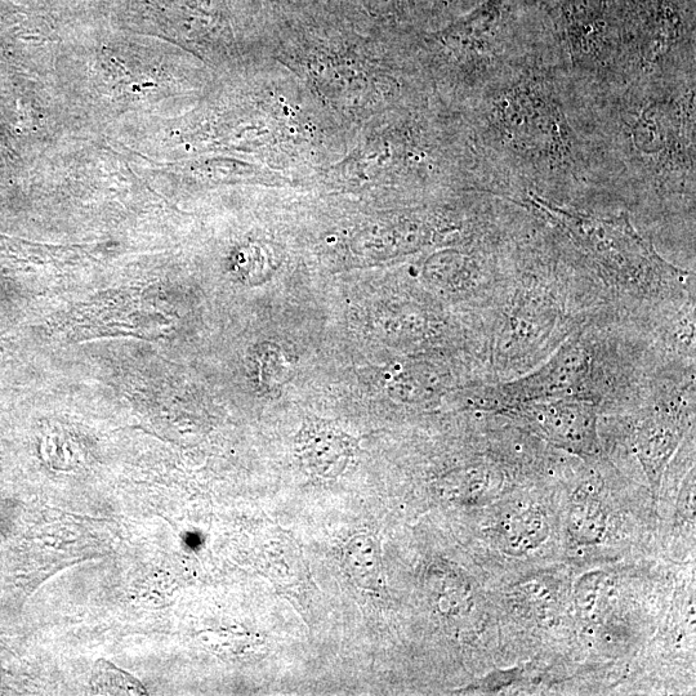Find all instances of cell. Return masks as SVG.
Instances as JSON below:
<instances>
[{"label":"cell","instance_id":"1","mask_svg":"<svg viewBox=\"0 0 696 696\" xmlns=\"http://www.w3.org/2000/svg\"><path fill=\"white\" fill-rule=\"evenodd\" d=\"M529 202L568 232L602 272L623 287L640 292H657L663 284L681 275V271L664 262L654 248L638 235L626 214L614 218H596L565 211L538 196H533Z\"/></svg>","mask_w":696,"mask_h":696},{"label":"cell","instance_id":"2","mask_svg":"<svg viewBox=\"0 0 696 696\" xmlns=\"http://www.w3.org/2000/svg\"><path fill=\"white\" fill-rule=\"evenodd\" d=\"M591 356L582 338H571L546 364L528 376L493 390V401L525 406L577 396L591 378Z\"/></svg>","mask_w":696,"mask_h":696},{"label":"cell","instance_id":"3","mask_svg":"<svg viewBox=\"0 0 696 696\" xmlns=\"http://www.w3.org/2000/svg\"><path fill=\"white\" fill-rule=\"evenodd\" d=\"M524 414L552 443L579 454L596 452V412L587 400L573 396L539 401L525 405Z\"/></svg>","mask_w":696,"mask_h":696},{"label":"cell","instance_id":"4","mask_svg":"<svg viewBox=\"0 0 696 696\" xmlns=\"http://www.w3.org/2000/svg\"><path fill=\"white\" fill-rule=\"evenodd\" d=\"M297 454L310 474L338 479L355 463L358 443L329 423L315 422L306 425L298 436Z\"/></svg>","mask_w":696,"mask_h":696},{"label":"cell","instance_id":"5","mask_svg":"<svg viewBox=\"0 0 696 696\" xmlns=\"http://www.w3.org/2000/svg\"><path fill=\"white\" fill-rule=\"evenodd\" d=\"M680 440L681 431L671 419L664 417L649 419L638 430L636 439L638 459L654 490H657L663 472Z\"/></svg>","mask_w":696,"mask_h":696},{"label":"cell","instance_id":"6","mask_svg":"<svg viewBox=\"0 0 696 696\" xmlns=\"http://www.w3.org/2000/svg\"><path fill=\"white\" fill-rule=\"evenodd\" d=\"M550 524L541 508L530 507L524 511L508 513L495 526V537L507 555L522 556L535 550L546 541Z\"/></svg>","mask_w":696,"mask_h":696},{"label":"cell","instance_id":"7","mask_svg":"<svg viewBox=\"0 0 696 696\" xmlns=\"http://www.w3.org/2000/svg\"><path fill=\"white\" fill-rule=\"evenodd\" d=\"M568 530L578 544H597L608 530V513L599 499L592 495H575L570 508Z\"/></svg>","mask_w":696,"mask_h":696},{"label":"cell","instance_id":"8","mask_svg":"<svg viewBox=\"0 0 696 696\" xmlns=\"http://www.w3.org/2000/svg\"><path fill=\"white\" fill-rule=\"evenodd\" d=\"M343 565L359 586L377 587L382 578L381 552L370 537H356L347 544Z\"/></svg>","mask_w":696,"mask_h":696},{"label":"cell","instance_id":"9","mask_svg":"<svg viewBox=\"0 0 696 696\" xmlns=\"http://www.w3.org/2000/svg\"><path fill=\"white\" fill-rule=\"evenodd\" d=\"M609 575L602 571L584 574L575 588V604L583 619L595 620L604 610L609 599Z\"/></svg>","mask_w":696,"mask_h":696},{"label":"cell","instance_id":"10","mask_svg":"<svg viewBox=\"0 0 696 696\" xmlns=\"http://www.w3.org/2000/svg\"><path fill=\"white\" fill-rule=\"evenodd\" d=\"M425 275L430 283L439 285L440 288L454 289L466 284L472 274L464 258L458 254H443V257L427 263Z\"/></svg>","mask_w":696,"mask_h":696}]
</instances>
